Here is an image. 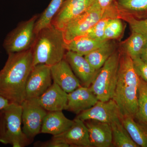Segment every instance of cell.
Listing matches in <instances>:
<instances>
[{
    "mask_svg": "<svg viewBox=\"0 0 147 147\" xmlns=\"http://www.w3.org/2000/svg\"><path fill=\"white\" fill-rule=\"evenodd\" d=\"M8 55L0 70V95L11 103L21 105L26 99V84L33 67L32 49Z\"/></svg>",
    "mask_w": 147,
    "mask_h": 147,
    "instance_id": "1",
    "label": "cell"
},
{
    "mask_svg": "<svg viewBox=\"0 0 147 147\" xmlns=\"http://www.w3.org/2000/svg\"><path fill=\"white\" fill-rule=\"evenodd\" d=\"M119 47L120 57L117 81L112 99L117 103L123 116L135 118L138 110L140 78L134 69L132 59Z\"/></svg>",
    "mask_w": 147,
    "mask_h": 147,
    "instance_id": "2",
    "label": "cell"
},
{
    "mask_svg": "<svg viewBox=\"0 0 147 147\" xmlns=\"http://www.w3.org/2000/svg\"><path fill=\"white\" fill-rule=\"evenodd\" d=\"M62 31L53 25L42 29L36 34L31 49L33 64L52 66L62 60L66 51Z\"/></svg>",
    "mask_w": 147,
    "mask_h": 147,
    "instance_id": "3",
    "label": "cell"
},
{
    "mask_svg": "<svg viewBox=\"0 0 147 147\" xmlns=\"http://www.w3.org/2000/svg\"><path fill=\"white\" fill-rule=\"evenodd\" d=\"M120 51L119 47L99 69L90 88L98 100L112 99L118 79Z\"/></svg>",
    "mask_w": 147,
    "mask_h": 147,
    "instance_id": "4",
    "label": "cell"
},
{
    "mask_svg": "<svg viewBox=\"0 0 147 147\" xmlns=\"http://www.w3.org/2000/svg\"><path fill=\"white\" fill-rule=\"evenodd\" d=\"M3 131L0 143L10 144L13 147H24L31 143L23 132L22 125V106L11 103L2 110Z\"/></svg>",
    "mask_w": 147,
    "mask_h": 147,
    "instance_id": "5",
    "label": "cell"
},
{
    "mask_svg": "<svg viewBox=\"0 0 147 147\" xmlns=\"http://www.w3.org/2000/svg\"><path fill=\"white\" fill-rule=\"evenodd\" d=\"M38 18V15H34L22 21L7 35L3 47L7 54L24 52L32 48L36 37L35 26Z\"/></svg>",
    "mask_w": 147,
    "mask_h": 147,
    "instance_id": "6",
    "label": "cell"
},
{
    "mask_svg": "<svg viewBox=\"0 0 147 147\" xmlns=\"http://www.w3.org/2000/svg\"><path fill=\"white\" fill-rule=\"evenodd\" d=\"M104 18H106L105 13L96 1L85 12L69 21L63 29L66 43L85 35L95 24Z\"/></svg>",
    "mask_w": 147,
    "mask_h": 147,
    "instance_id": "7",
    "label": "cell"
},
{
    "mask_svg": "<svg viewBox=\"0 0 147 147\" xmlns=\"http://www.w3.org/2000/svg\"><path fill=\"white\" fill-rule=\"evenodd\" d=\"M21 105L22 130L32 143L35 137L40 133L47 112L38 104L36 98L25 99Z\"/></svg>",
    "mask_w": 147,
    "mask_h": 147,
    "instance_id": "8",
    "label": "cell"
},
{
    "mask_svg": "<svg viewBox=\"0 0 147 147\" xmlns=\"http://www.w3.org/2000/svg\"><path fill=\"white\" fill-rule=\"evenodd\" d=\"M52 80L51 67L42 64L34 66L26 84V99L40 97L52 85Z\"/></svg>",
    "mask_w": 147,
    "mask_h": 147,
    "instance_id": "9",
    "label": "cell"
},
{
    "mask_svg": "<svg viewBox=\"0 0 147 147\" xmlns=\"http://www.w3.org/2000/svg\"><path fill=\"white\" fill-rule=\"evenodd\" d=\"M118 106L113 99L108 101L98 100L91 108L77 115L76 118L85 121L88 120H95L111 124L123 118Z\"/></svg>",
    "mask_w": 147,
    "mask_h": 147,
    "instance_id": "10",
    "label": "cell"
},
{
    "mask_svg": "<svg viewBox=\"0 0 147 147\" xmlns=\"http://www.w3.org/2000/svg\"><path fill=\"white\" fill-rule=\"evenodd\" d=\"M97 0H65L53 18L52 24L62 30L69 22L88 10Z\"/></svg>",
    "mask_w": 147,
    "mask_h": 147,
    "instance_id": "11",
    "label": "cell"
},
{
    "mask_svg": "<svg viewBox=\"0 0 147 147\" xmlns=\"http://www.w3.org/2000/svg\"><path fill=\"white\" fill-rule=\"evenodd\" d=\"M65 60L69 64L82 86L89 87L99 70L95 69L84 56L71 51H67Z\"/></svg>",
    "mask_w": 147,
    "mask_h": 147,
    "instance_id": "12",
    "label": "cell"
},
{
    "mask_svg": "<svg viewBox=\"0 0 147 147\" xmlns=\"http://www.w3.org/2000/svg\"><path fill=\"white\" fill-rule=\"evenodd\" d=\"M71 127L52 139L67 144L69 147H92L88 129L85 122L75 118Z\"/></svg>",
    "mask_w": 147,
    "mask_h": 147,
    "instance_id": "13",
    "label": "cell"
},
{
    "mask_svg": "<svg viewBox=\"0 0 147 147\" xmlns=\"http://www.w3.org/2000/svg\"><path fill=\"white\" fill-rule=\"evenodd\" d=\"M51 72L53 83L57 84L67 93L82 86L64 59L51 66Z\"/></svg>",
    "mask_w": 147,
    "mask_h": 147,
    "instance_id": "14",
    "label": "cell"
},
{
    "mask_svg": "<svg viewBox=\"0 0 147 147\" xmlns=\"http://www.w3.org/2000/svg\"><path fill=\"white\" fill-rule=\"evenodd\" d=\"M98 101L90 87L81 86L68 93L65 110L78 115L91 108Z\"/></svg>",
    "mask_w": 147,
    "mask_h": 147,
    "instance_id": "15",
    "label": "cell"
},
{
    "mask_svg": "<svg viewBox=\"0 0 147 147\" xmlns=\"http://www.w3.org/2000/svg\"><path fill=\"white\" fill-rule=\"evenodd\" d=\"M84 122L88 129L92 147H113L110 124L92 119Z\"/></svg>",
    "mask_w": 147,
    "mask_h": 147,
    "instance_id": "16",
    "label": "cell"
},
{
    "mask_svg": "<svg viewBox=\"0 0 147 147\" xmlns=\"http://www.w3.org/2000/svg\"><path fill=\"white\" fill-rule=\"evenodd\" d=\"M68 93L57 84L53 83L37 101L47 112L65 110L67 102Z\"/></svg>",
    "mask_w": 147,
    "mask_h": 147,
    "instance_id": "17",
    "label": "cell"
},
{
    "mask_svg": "<svg viewBox=\"0 0 147 147\" xmlns=\"http://www.w3.org/2000/svg\"><path fill=\"white\" fill-rule=\"evenodd\" d=\"M74 122V120L67 118L62 111L47 112L43 120L40 132L56 136L67 131Z\"/></svg>",
    "mask_w": 147,
    "mask_h": 147,
    "instance_id": "18",
    "label": "cell"
},
{
    "mask_svg": "<svg viewBox=\"0 0 147 147\" xmlns=\"http://www.w3.org/2000/svg\"><path fill=\"white\" fill-rule=\"evenodd\" d=\"M118 47L114 40H108L84 57L95 69L99 70Z\"/></svg>",
    "mask_w": 147,
    "mask_h": 147,
    "instance_id": "19",
    "label": "cell"
},
{
    "mask_svg": "<svg viewBox=\"0 0 147 147\" xmlns=\"http://www.w3.org/2000/svg\"><path fill=\"white\" fill-rule=\"evenodd\" d=\"M116 4L118 14L137 19L147 18V0H117Z\"/></svg>",
    "mask_w": 147,
    "mask_h": 147,
    "instance_id": "20",
    "label": "cell"
},
{
    "mask_svg": "<svg viewBox=\"0 0 147 147\" xmlns=\"http://www.w3.org/2000/svg\"><path fill=\"white\" fill-rule=\"evenodd\" d=\"M122 123L131 139L139 147H147V125L131 116H123Z\"/></svg>",
    "mask_w": 147,
    "mask_h": 147,
    "instance_id": "21",
    "label": "cell"
},
{
    "mask_svg": "<svg viewBox=\"0 0 147 147\" xmlns=\"http://www.w3.org/2000/svg\"><path fill=\"white\" fill-rule=\"evenodd\" d=\"M108 40L97 39L84 35L74 38L66 44L67 51H71L85 56L98 48Z\"/></svg>",
    "mask_w": 147,
    "mask_h": 147,
    "instance_id": "22",
    "label": "cell"
},
{
    "mask_svg": "<svg viewBox=\"0 0 147 147\" xmlns=\"http://www.w3.org/2000/svg\"><path fill=\"white\" fill-rule=\"evenodd\" d=\"M131 32L129 37L119 47L133 60L140 57L143 48L147 42V37L138 33Z\"/></svg>",
    "mask_w": 147,
    "mask_h": 147,
    "instance_id": "23",
    "label": "cell"
},
{
    "mask_svg": "<svg viewBox=\"0 0 147 147\" xmlns=\"http://www.w3.org/2000/svg\"><path fill=\"white\" fill-rule=\"evenodd\" d=\"M113 133V146L117 147H139L132 140L125 128L121 120H118L110 124Z\"/></svg>",
    "mask_w": 147,
    "mask_h": 147,
    "instance_id": "24",
    "label": "cell"
},
{
    "mask_svg": "<svg viewBox=\"0 0 147 147\" xmlns=\"http://www.w3.org/2000/svg\"><path fill=\"white\" fill-rule=\"evenodd\" d=\"M65 0H52L49 5L38 17L34 31L37 34L42 29L52 25V21Z\"/></svg>",
    "mask_w": 147,
    "mask_h": 147,
    "instance_id": "25",
    "label": "cell"
},
{
    "mask_svg": "<svg viewBox=\"0 0 147 147\" xmlns=\"http://www.w3.org/2000/svg\"><path fill=\"white\" fill-rule=\"evenodd\" d=\"M135 119L147 125V84L141 78L138 90V110Z\"/></svg>",
    "mask_w": 147,
    "mask_h": 147,
    "instance_id": "26",
    "label": "cell"
},
{
    "mask_svg": "<svg viewBox=\"0 0 147 147\" xmlns=\"http://www.w3.org/2000/svg\"><path fill=\"white\" fill-rule=\"evenodd\" d=\"M122 21V19L119 18L109 19L105 27L103 39L115 40L121 38L124 30Z\"/></svg>",
    "mask_w": 147,
    "mask_h": 147,
    "instance_id": "27",
    "label": "cell"
},
{
    "mask_svg": "<svg viewBox=\"0 0 147 147\" xmlns=\"http://www.w3.org/2000/svg\"><path fill=\"white\" fill-rule=\"evenodd\" d=\"M118 18L128 23L131 32L141 34L147 37V18L137 19L123 14H119Z\"/></svg>",
    "mask_w": 147,
    "mask_h": 147,
    "instance_id": "28",
    "label": "cell"
},
{
    "mask_svg": "<svg viewBox=\"0 0 147 147\" xmlns=\"http://www.w3.org/2000/svg\"><path fill=\"white\" fill-rule=\"evenodd\" d=\"M110 19V18H104L100 19L90 29L85 35L95 39L104 40L103 36L105 27Z\"/></svg>",
    "mask_w": 147,
    "mask_h": 147,
    "instance_id": "29",
    "label": "cell"
},
{
    "mask_svg": "<svg viewBox=\"0 0 147 147\" xmlns=\"http://www.w3.org/2000/svg\"><path fill=\"white\" fill-rule=\"evenodd\" d=\"M134 69L138 76L147 83V63L137 58L132 60Z\"/></svg>",
    "mask_w": 147,
    "mask_h": 147,
    "instance_id": "30",
    "label": "cell"
},
{
    "mask_svg": "<svg viewBox=\"0 0 147 147\" xmlns=\"http://www.w3.org/2000/svg\"><path fill=\"white\" fill-rule=\"evenodd\" d=\"M34 146L39 147H68L69 145L53 139L45 142H37Z\"/></svg>",
    "mask_w": 147,
    "mask_h": 147,
    "instance_id": "31",
    "label": "cell"
},
{
    "mask_svg": "<svg viewBox=\"0 0 147 147\" xmlns=\"http://www.w3.org/2000/svg\"><path fill=\"white\" fill-rule=\"evenodd\" d=\"M117 0H97L98 5L104 11L114 4Z\"/></svg>",
    "mask_w": 147,
    "mask_h": 147,
    "instance_id": "32",
    "label": "cell"
},
{
    "mask_svg": "<svg viewBox=\"0 0 147 147\" xmlns=\"http://www.w3.org/2000/svg\"><path fill=\"white\" fill-rule=\"evenodd\" d=\"M10 103L8 99L0 95V112L4 110Z\"/></svg>",
    "mask_w": 147,
    "mask_h": 147,
    "instance_id": "33",
    "label": "cell"
},
{
    "mask_svg": "<svg viewBox=\"0 0 147 147\" xmlns=\"http://www.w3.org/2000/svg\"><path fill=\"white\" fill-rule=\"evenodd\" d=\"M140 58L143 61L147 63V42L146 43L144 47L143 48L141 56H140Z\"/></svg>",
    "mask_w": 147,
    "mask_h": 147,
    "instance_id": "34",
    "label": "cell"
},
{
    "mask_svg": "<svg viewBox=\"0 0 147 147\" xmlns=\"http://www.w3.org/2000/svg\"><path fill=\"white\" fill-rule=\"evenodd\" d=\"M3 131V119L2 111L0 112V139L2 136Z\"/></svg>",
    "mask_w": 147,
    "mask_h": 147,
    "instance_id": "35",
    "label": "cell"
},
{
    "mask_svg": "<svg viewBox=\"0 0 147 147\" xmlns=\"http://www.w3.org/2000/svg\"></svg>",
    "mask_w": 147,
    "mask_h": 147,
    "instance_id": "36",
    "label": "cell"
}]
</instances>
